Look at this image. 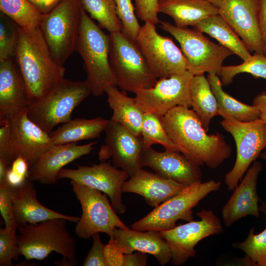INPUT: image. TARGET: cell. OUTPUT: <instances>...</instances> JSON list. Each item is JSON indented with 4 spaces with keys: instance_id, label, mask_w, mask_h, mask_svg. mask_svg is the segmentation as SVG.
<instances>
[{
    "instance_id": "obj_1",
    "label": "cell",
    "mask_w": 266,
    "mask_h": 266,
    "mask_svg": "<svg viewBox=\"0 0 266 266\" xmlns=\"http://www.w3.org/2000/svg\"><path fill=\"white\" fill-rule=\"evenodd\" d=\"M160 118L182 153L199 166L215 169L230 157L232 149L225 136L219 133L208 134L198 115L189 107L176 106Z\"/></svg>"
},
{
    "instance_id": "obj_2",
    "label": "cell",
    "mask_w": 266,
    "mask_h": 266,
    "mask_svg": "<svg viewBox=\"0 0 266 266\" xmlns=\"http://www.w3.org/2000/svg\"><path fill=\"white\" fill-rule=\"evenodd\" d=\"M15 56L30 103L43 99L65 78L66 68L53 58L40 28L26 29L19 26Z\"/></svg>"
},
{
    "instance_id": "obj_3",
    "label": "cell",
    "mask_w": 266,
    "mask_h": 266,
    "mask_svg": "<svg viewBox=\"0 0 266 266\" xmlns=\"http://www.w3.org/2000/svg\"><path fill=\"white\" fill-rule=\"evenodd\" d=\"M76 51L83 61L86 81L90 84L93 95L101 96L107 87L118 86L109 62V34L103 32L83 7Z\"/></svg>"
},
{
    "instance_id": "obj_4",
    "label": "cell",
    "mask_w": 266,
    "mask_h": 266,
    "mask_svg": "<svg viewBox=\"0 0 266 266\" xmlns=\"http://www.w3.org/2000/svg\"><path fill=\"white\" fill-rule=\"evenodd\" d=\"M64 218H54L36 224L19 226L18 244L26 260L42 261L53 252L59 253L69 266H76V241Z\"/></svg>"
},
{
    "instance_id": "obj_5",
    "label": "cell",
    "mask_w": 266,
    "mask_h": 266,
    "mask_svg": "<svg viewBox=\"0 0 266 266\" xmlns=\"http://www.w3.org/2000/svg\"><path fill=\"white\" fill-rule=\"evenodd\" d=\"M92 94L86 81L63 79L43 99L27 107L30 119L48 133L69 121L74 109Z\"/></svg>"
},
{
    "instance_id": "obj_6",
    "label": "cell",
    "mask_w": 266,
    "mask_h": 266,
    "mask_svg": "<svg viewBox=\"0 0 266 266\" xmlns=\"http://www.w3.org/2000/svg\"><path fill=\"white\" fill-rule=\"evenodd\" d=\"M221 185V182L212 179L187 186L177 195L154 207L147 215L133 223L131 229L160 232L173 229L179 220L192 221V209L211 192L217 191Z\"/></svg>"
},
{
    "instance_id": "obj_7",
    "label": "cell",
    "mask_w": 266,
    "mask_h": 266,
    "mask_svg": "<svg viewBox=\"0 0 266 266\" xmlns=\"http://www.w3.org/2000/svg\"><path fill=\"white\" fill-rule=\"evenodd\" d=\"M109 62L123 91L134 94L153 87L158 79L150 70L135 41L122 32L109 33Z\"/></svg>"
},
{
    "instance_id": "obj_8",
    "label": "cell",
    "mask_w": 266,
    "mask_h": 266,
    "mask_svg": "<svg viewBox=\"0 0 266 266\" xmlns=\"http://www.w3.org/2000/svg\"><path fill=\"white\" fill-rule=\"evenodd\" d=\"M82 9L80 0H61L41 22L39 28L51 54L62 66L76 50Z\"/></svg>"
},
{
    "instance_id": "obj_9",
    "label": "cell",
    "mask_w": 266,
    "mask_h": 266,
    "mask_svg": "<svg viewBox=\"0 0 266 266\" xmlns=\"http://www.w3.org/2000/svg\"><path fill=\"white\" fill-rule=\"evenodd\" d=\"M160 23V27L179 43L187 61L188 70L194 75L205 72L218 75L224 60L233 54L230 50L212 42L195 29L178 27L166 21Z\"/></svg>"
},
{
    "instance_id": "obj_10",
    "label": "cell",
    "mask_w": 266,
    "mask_h": 266,
    "mask_svg": "<svg viewBox=\"0 0 266 266\" xmlns=\"http://www.w3.org/2000/svg\"><path fill=\"white\" fill-rule=\"evenodd\" d=\"M70 183L82 208V215L75 227L78 237L89 239L97 233L112 237L116 228H129L118 217L106 194L73 180Z\"/></svg>"
},
{
    "instance_id": "obj_11",
    "label": "cell",
    "mask_w": 266,
    "mask_h": 266,
    "mask_svg": "<svg viewBox=\"0 0 266 266\" xmlns=\"http://www.w3.org/2000/svg\"><path fill=\"white\" fill-rule=\"evenodd\" d=\"M220 124L232 135L236 147L234 165L224 179L228 190L232 191L266 148V125L260 119L241 122L231 118L223 119Z\"/></svg>"
},
{
    "instance_id": "obj_12",
    "label": "cell",
    "mask_w": 266,
    "mask_h": 266,
    "mask_svg": "<svg viewBox=\"0 0 266 266\" xmlns=\"http://www.w3.org/2000/svg\"><path fill=\"white\" fill-rule=\"evenodd\" d=\"M156 25L145 22L135 42L154 76L158 79L188 71V63L182 51L167 36L160 35Z\"/></svg>"
},
{
    "instance_id": "obj_13",
    "label": "cell",
    "mask_w": 266,
    "mask_h": 266,
    "mask_svg": "<svg viewBox=\"0 0 266 266\" xmlns=\"http://www.w3.org/2000/svg\"><path fill=\"white\" fill-rule=\"evenodd\" d=\"M200 220L176 226L160 233L168 244L171 254V264H184L196 254L195 246L204 238L224 232L219 218L211 210L203 209L197 213Z\"/></svg>"
},
{
    "instance_id": "obj_14",
    "label": "cell",
    "mask_w": 266,
    "mask_h": 266,
    "mask_svg": "<svg viewBox=\"0 0 266 266\" xmlns=\"http://www.w3.org/2000/svg\"><path fill=\"white\" fill-rule=\"evenodd\" d=\"M194 76L188 70L158 79L153 87L135 94L137 106L144 113L160 117L177 106L191 107L190 89Z\"/></svg>"
},
{
    "instance_id": "obj_15",
    "label": "cell",
    "mask_w": 266,
    "mask_h": 266,
    "mask_svg": "<svg viewBox=\"0 0 266 266\" xmlns=\"http://www.w3.org/2000/svg\"><path fill=\"white\" fill-rule=\"evenodd\" d=\"M129 177L126 171L105 162L92 166L77 165L75 169L63 168L58 174V179H69L106 194L118 214H123L127 209L122 189Z\"/></svg>"
},
{
    "instance_id": "obj_16",
    "label": "cell",
    "mask_w": 266,
    "mask_h": 266,
    "mask_svg": "<svg viewBox=\"0 0 266 266\" xmlns=\"http://www.w3.org/2000/svg\"><path fill=\"white\" fill-rule=\"evenodd\" d=\"M104 143L98 153L101 162L112 159L113 165L121 168L130 176L142 169V155L144 146L141 136L111 120H109L104 130Z\"/></svg>"
},
{
    "instance_id": "obj_17",
    "label": "cell",
    "mask_w": 266,
    "mask_h": 266,
    "mask_svg": "<svg viewBox=\"0 0 266 266\" xmlns=\"http://www.w3.org/2000/svg\"><path fill=\"white\" fill-rule=\"evenodd\" d=\"M9 119L10 165L16 158L21 157L26 160L31 167L54 144L49 133L30 119L27 108Z\"/></svg>"
},
{
    "instance_id": "obj_18",
    "label": "cell",
    "mask_w": 266,
    "mask_h": 266,
    "mask_svg": "<svg viewBox=\"0 0 266 266\" xmlns=\"http://www.w3.org/2000/svg\"><path fill=\"white\" fill-rule=\"evenodd\" d=\"M219 14L242 39L250 52L264 54L259 28V0H223Z\"/></svg>"
},
{
    "instance_id": "obj_19",
    "label": "cell",
    "mask_w": 266,
    "mask_h": 266,
    "mask_svg": "<svg viewBox=\"0 0 266 266\" xmlns=\"http://www.w3.org/2000/svg\"><path fill=\"white\" fill-rule=\"evenodd\" d=\"M141 164L142 167H149L158 175L186 186L201 181L200 166L180 152L144 148Z\"/></svg>"
},
{
    "instance_id": "obj_20",
    "label": "cell",
    "mask_w": 266,
    "mask_h": 266,
    "mask_svg": "<svg viewBox=\"0 0 266 266\" xmlns=\"http://www.w3.org/2000/svg\"><path fill=\"white\" fill-rule=\"evenodd\" d=\"M97 142L54 144L30 168L28 179L43 184H54L61 170L69 163L90 154Z\"/></svg>"
},
{
    "instance_id": "obj_21",
    "label": "cell",
    "mask_w": 266,
    "mask_h": 266,
    "mask_svg": "<svg viewBox=\"0 0 266 266\" xmlns=\"http://www.w3.org/2000/svg\"><path fill=\"white\" fill-rule=\"evenodd\" d=\"M262 169V163L255 161L240 184L234 188L233 194L222 208V217L226 227H230L248 215L259 217L260 199L257 192V183Z\"/></svg>"
},
{
    "instance_id": "obj_22",
    "label": "cell",
    "mask_w": 266,
    "mask_h": 266,
    "mask_svg": "<svg viewBox=\"0 0 266 266\" xmlns=\"http://www.w3.org/2000/svg\"><path fill=\"white\" fill-rule=\"evenodd\" d=\"M186 186L158 174L141 169L123 185V193L142 196L149 205L155 207L177 195Z\"/></svg>"
},
{
    "instance_id": "obj_23",
    "label": "cell",
    "mask_w": 266,
    "mask_h": 266,
    "mask_svg": "<svg viewBox=\"0 0 266 266\" xmlns=\"http://www.w3.org/2000/svg\"><path fill=\"white\" fill-rule=\"evenodd\" d=\"M30 102L21 72L12 58L0 62V121L26 109Z\"/></svg>"
},
{
    "instance_id": "obj_24",
    "label": "cell",
    "mask_w": 266,
    "mask_h": 266,
    "mask_svg": "<svg viewBox=\"0 0 266 266\" xmlns=\"http://www.w3.org/2000/svg\"><path fill=\"white\" fill-rule=\"evenodd\" d=\"M112 237L124 254L136 251L150 254L163 266L171 261L170 248L159 232L116 228Z\"/></svg>"
},
{
    "instance_id": "obj_25",
    "label": "cell",
    "mask_w": 266,
    "mask_h": 266,
    "mask_svg": "<svg viewBox=\"0 0 266 266\" xmlns=\"http://www.w3.org/2000/svg\"><path fill=\"white\" fill-rule=\"evenodd\" d=\"M13 211L15 221L19 226L36 224L54 218H64L77 223L79 217L65 215L41 204L36 198L34 185L29 179L16 188L13 200Z\"/></svg>"
},
{
    "instance_id": "obj_26",
    "label": "cell",
    "mask_w": 266,
    "mask_h": 266,
    "mask_svg": "<svg viewBox=\"0 0 266 266\" xmlns=\"http://www.w3.org/2000/svg\"><path fill=\"white\" fill-rule=\"evenodd\" d=\"M158 12L171 17L176 26L195 27L203 19L219 14L218 8L204 0H159Z\"/></svg>"
},
{
    "instance_id": "obj_27",
    "label": "cell",
    "mask_w": 266,
    "mask_h": 266,
    "mask_svg": "<svg viewBox=\"0 0 266 266\" xmlns=\"http://www.w3.org/2000/svg\"><path fill=\"white\" fill-rule=\"evenodd\" d=\"M107 101L112 111L110 120L124 126L135 135L140 136L144 113L134 98L120 91L117 86L107 87L105 91Z\"/></svg>"
},
{
    "instance_id": "obj_28",
    "label": "cell",
    "mask_w": 266,
    "mask_h": 266,
    "mask_svg": "<svg viewBox=\"0 0 266 266\" xmlns=\"http://www.w3.org/2000/svg\"><path fill=\"white\" fill-rule=\"evenodd\" d=\"M108 122L101 117L91 119L75 118L62 124L49 134L54 144L76 143L100 137Z\"/></svg>"
},
{
    "instance_id": "obj_29",
    "label": "cell",
    "mask_w": 266,
    "mask_h": 266,
    "mask_svg": "<svg viewBox=\"0 0 266 266\" xmlns=\"http://www.w3.org/2000/svg\"><path fill=\"white\" fill-rule=\"evenodd\" d=\"M194 29L209 34L243 61L252 56L240 37L219 14L203 19Z\"/></svg>"
},
{
    "instance_id": "obj_30",
    "label": "cell",
    "mask_w": 266,
    "mask_h": 266,
    "mask_svg": "<svg viewBox=\"0 0 266 266\" xmlns=\"http://www.w3.org/2000/svg\"><path fill=\"white\" fill-rule=\"evenodd\" d=\"M207 78L217 99L219 115L241 122L260 119V112L254 105L244 103L225 92L221 80L216 74H208Z\"/></svg>"
},
{
    "instance_id": "obj_31",
    "label": "cell",
    "mask_w": 266,
    "mask_h": 266,
    "mask_svg": "<svg viewBox=\"0 0 266 266\" xmlns=\"http://www.w3.org/2000/svg\"><path fill=\"white\" fill-rule=\"evenodd\" d=\"M190 94L193 110L208 132L212 119L219 115V112L217 99L204 74L194 76Z\"/></svg>"
},
{
    "instance_id": "obj_32",
    "label": "cell",
    "mask_w": 266,
    "mask_h": 266,
    "mask_svg": "<svg viewBox=\"0 0 266 266\" xmlns=\"http://www.w3.org/2000/svg\"><path fill=\"white\" fill-rule=\"evenodd\" d=\"M2 13L26 29L39 28L44 14L29 0H0Z\"/></svg>"
},
{
    "instance_id": "obj_33",
    "label": "cell",
    "mask_w": 266,
    "mask_h": 266,
    "mask_svg": "<svg viewBox=\"0 0 266 266\" xmlns=\"http://www.w3.org/2000/svg\"><path fill=\"white\" fill-rule=\"evenodd\" d=\"M84 10L109 33L122 32L114 0H80Z\"/></svg>"
},
{
    "instance_id": "obj_34",
    "label": "cell",
    "mask_w": 266,
    "mask_h": 266,
    "mask_svg": "<svg viewBox=\"0 0 266 266\" xmlns=\"http://www.w3.org/2000/svg\"><path fill=\"white\" fill-rule=\"evenodd\" d=\"M144 148L155 144L163 146L166 150L181 152V149L171 139L164 128L160 116L151 113H144L141 131ZM182 153V152H181Z\"/></svg>"
},
{
    "instance_id": "obj_35",
    "label": "cell",
    "mask_w": 266,
    "mask_h": 266,
    "mask_svg": "<svg viewBox=\"0 0 266 266\" xmlns=\"http://www.w3.org/2000/svg\"><path fill=\"white\" fill-rule=\"evenodd\" d=\"M241 73H249L254 77L266 79V55L254 53L239 65L223 66L218 75L221 77L222 85L227 86L236 75Z\"/></svg>"
},
{
    "instance_id": "obj_36",
    "label": "cell",
    "mask_w": 266,
    "mask_h": 266,
    "mask_svg": "<svg viewBox=\"0 0 266 266\" xmlns=\"http://www.w3.org/2000/svg\"><path fill=\"white\" fill-rule=\"evenodd\" d=\"M233 246L244 252L247 265L266 266V228L256 234L251 228L245 240L234 243Z\"/></svg>"
},
{
    "instance_id": "obj_37",
    "label": "cell",
    "mask_w": 266,
    "mask_h": 266,
    "mask_svg": "<svg viewBox=\"0 0 266 266\" xmlns=\"http://www.w3.org/2000/svg\"><path fill=\"white\" fill-rule=\"evenodd\" d=\"M19 39V26L1 13L0 22V62L15 56Z\"/></svg>"
},
{
    "instance_id": "obj_38",
    "label": "cell",
    "mask_w": 266,
    "mask_h": 266,
    "mask_svg": "<svg viewBox=\"0 0 266 266\" xmlns=\"http://www.w3.org/2000/svg\"><path fill=\"white\" fill-rule=\"evenodd\" d=\"M117 15L122 25V32L135 42L141 26H140L132 0H114Z\"/></svg>"
},
{
    "instance_id": "obj_39",
    "label": "cell",
    "mask_w": 266,
    "mask_h": 266,
    "mask_svg": "<svg viewBox=\"0 0 266 266\" xmlns=\"http://www.w3.org/2000/svg\"><path fill=\"white\" fill-rule=\"evenodd\" d=\"M17 228L0 229V266H11L12 260L21 255L17 241Z\"/></svg>"
},
{
    "instance_id": "obj_40",
    "label": "cell",
    "mask_w": 266,
    "mask_h": 266,
    "mask_svg": "<svg viewBox=\"0 0 266 266\" xmlns=\"http://www.w3.org/2000/svg\"><path fill=\"white\" fill-rule=\"evenodd\" d=\"M16 188L6 182L0 183V213L5 223V228H18L13 211V200Z\"/></svg>"
},
{
    "instance_id": "obj_41",
    "label": "cell",
    "mask_w": 266,
    "mask_h": 266,
    "mask_svg": "<svg viewBox=\"0 0 266 266\" xmlns=\"http://www.w3.org/2000/svg\"><path fill=\"white\" fill-rule=\"evenodd\" d=\"M30 168L25 159L21 157L16 158L7 171L6 182L13 187H19L28 179Z\"/></svg>"
},
{
    "instance_id": "obj_42",
    "label": "cell",
    "mask_w": 266,
    "mask_h": 266,
    "mask_svg": "<svg viewBox=\"0 0 266 266\" xmlns=\"http://www.w3.org/2000/svg\"><path fill=\"white\" fill-rule=\"evenodd\" d=\"M137 17L142 21L157 25L161 21L158 17L159 0H134Z\"/></svg>"
},
{
    "instance_id": "obj_43",
    "label": "cell",
    "mask_w": 266,
    "mask_h": 266,
    "mask_svg": "<svg viewBox=\"0 0 266 266\" xmlns=\"http://www.w3.org/2000/svg\"><path fill=\"white\" fill-rule=\"evenodd\" d=\"M92 246L85 258L83 266H107L104 256L105 245L100 240V233L94 234L92 236Z\"/></svg>"
},
{
    "instance_id": "obj_44",
    "label": "cell",
    "mask_w": 266,
    "mask_h": 266,
    "mask_svg": "<svg viewBox=\"0 0 266 266\" xmlns=\"http://www.w3.org/2000/svg\"><path fill=\"white\" fill-rule=\"evenodd\" d=\"M104 256L107 266H123L124 254L112 237H109L108 242L105 244Z\"/></svg>"
},
{
    "instance_id": "obj_45",
    "label": "cell",
    "mask_w": 266,
    "mask_h": 266,
    "mask_svg": "<svg viewBox=\"0 0 266 266\" xmlns=\"http://www.w3.org/2000/svg\"><path fill=\"white\" fill-rule=\"evenodd\" d=\"M0 159L10 166L9 161L10 125L9 119L0 122Z\"/></svg>"
},
{
    "instance_id": "obj_46",
    "label": "cell",
    "mask_w": 266,
    "mask_h": 266,
    "mask_svg": "<svg viewBox=\"0 0 266 266\" xmlns=\"http://www.w3.org/2000/svg\"><path fill=\"white\" fill-rule=\"evenodd\" d=\"M259 28L264 47V53L266 55V0H259Z\"/></svg>"
},
{
    "instance_id": "obj_47",
    "label": "cell",
    "mask_w": 266,
    "mask_h": 266,
    "mask_svg": "<svg viewBox=\"0 0 266 266\" xmlns=\"http://www.w3.org/2000/svg\"><path fill=\"white\" fill-rule=\"evenodd\" d=\"M146 253L140 251L124 254L123 266H145L147 265Z\"/></svg>"
},
{
    "instance_id": "obj_48",
    "label": "cell",
    "mask_w": 266,
    "mask_h": 266,
    "mask_svg": "<svg viewBox=\"0 0 266 266\" xmlns=\"http://www.w3.org/2000/svg\"><path fill=\"white\" fill-rule=\"evenodd\" d=\"M253 105L257 108L260 112V119L266 125V91L254 98Z\"/></svg>"
},
{
    "instance_id": "obj_49",
    "label": "cell",
    "mask_w": 266,
    "mask_h": 266,
    "mask_svg": "<svg viewBox=\"0 0 266 266\" xmlns=\"http://www.w3.org/2000/svg\"><path fill=\"white\" fill-rule=\"evenodd\" d=\"M43 14L51 11L61 0H29Z\"/></svg>"
},
{
    "instance_id": "obj_50",
    "label": "cell",
    "mask_w": 266,
    "mask_h": 266,
    "mask_svg": "<svg viewBox=\"0 0 266 266\" xmlns=\"http://www.w3.org/2000/svg\"><path fill=\"white\" fill-rule=\"evenodd\" d=\"M10 167L3 160L0 159V183L6 181L7 171Z\"/></svg>"
},
{
    "instance_id": "obj_51",
    "label": "cell",
    "mask_w": 266,
    "mask_h": 266,
    "mask_svg": "<svg viewBox=\"0 0 266 266\" xmlns=\"http://www.w3.org/2000/svg\"><path fill=\"white\" fill-rule=\"evenodd\" d=\"M259 157L266 161V148L261 153ZM259 209L261 212L266 215V200L262 202Z\"/></svg>"
},
{
    "instance_id": "obj_52",
    "label": "cell",
    "mask_w": 266,
    "mask_h": 266,
    "mask_svg": "<svg viewBox=\"0 0 266 266\" xmlns=\"http://www.w3.org/2000/svg\"><path fill=\"white\" fill-rule=\"evenodd\" d=\"M204 0L212 4L213 5H214V6L218 8L223 0Z\"/></svg>"
},
{
    "instance_id": "obj_53",
    "label": "cell",
    "mask_w": 266,
    "mask_h": 266,
    "mask_svg": "<svg viewBox=\"0 0 266 266\" xmlns=\"http://www.w3.org/2000/svg\"><path fill=\"white\" fill-rule=\"evenodd\" d=\"M265 216H266V215Z\"/></svg>"
}]
</instances>
